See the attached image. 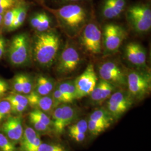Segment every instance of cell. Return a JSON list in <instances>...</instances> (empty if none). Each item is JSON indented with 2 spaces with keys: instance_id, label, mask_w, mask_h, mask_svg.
Returning <instances> with one entry per match:
<instances>
[{
  "instance_id": "6da1fadb",
  "label": "cell",
  "mask_w": 151,
  "mask_h": 151,
  "mask_svg": "<svg viewBox=\"0 0 151 151\" xmlns=\"http://www.w3.org/2000/svg\"><path fill=\"white\" fill-rule=\"evenodd\" d=\"M60 44L59 35L53 31L38 32L33 39L31 52L35 62L49 67L54 63Z\"/></svg>"
},
{
  "instance_id": "7a4b0ae2",
  "label": "cell",
  "mask_w": 151,
  "mask_h": 151,
  "mask_svg": "<svg viewBox=\"0 0 151 151\" xmlns=\"http://www.w3.org/2000/svg\"><path fill=\"white\" fill-rule=\"evenodd\" d=\"M62 27L68 32H78L86 22V10L81 6L70 4L58 9H50Z\"/></svg>"
},
{
  "instance_id": "3957f363",
  "label": "cell",
  "mask_w": 151,
  "mask_h": 151,
  "mask_svg": "<svg viewBox=\"0 0 151 151\" xmlns=\"http://www.w3.org/2000/svg\"><path fill=\"white\" fill-rule=\"evenodd\" d=\"M29 37L25 33L15 36L7 50V58L11 65L22 67L28 64L31 56V45Z\"/></svg>"
},
{
  "instance_id": "277c9868",
  "label": "cell",
  "mask_w": 151,
  "mask_h": 151,
  "mask_svg": "<svg viewBox=\"0 0 151 151\" xmlns=\"http://www.w3.org/2000/svg\"><path fill=\"white\" fill-rule=\"evenodd\" d=\"M128 91L133 99L141 100L150 93L151 75L143 70H132L127 75Z\"/></svg>"
},
{
  "instance_id": "5b68a950",
  "label": "cell",
  "mask_w": 151,
  "mask_h": 151,
  "mask_svg": "<svg viewBox=\"0 0 151 151\" xmlns=\"http://www.w3.org/2000/svg\"><path fill=\"white\" fill-rule=\"evenodd\" d=\"M126 17L130 25L135 32H148L151 27V10L150 6L136 4L128 9Z\"/></svg>"
},
{
  "instance_id": "8992f818",
  "label": "cell",
  "mask_w": 151,
  "mask_h": 151,
  "mask_svg": "<svg viewBox=\"0 0 151 151\" xmlns=\"http://www.w3.org/2000/svg\"><path fill=\"white\" fill-rule=\"evenodd\" d=\"M102 34L105 55L117 53L127 36L124 28L113 23L105 25Z\"/></svg>"
},
{
  "instance_id": "52a82bcc",
  "label": "cell",
  "mask_w": 151,
  "mask_h": 151,
  "mask_svg": "<svg viewBox=\"0 0 151 151\" xmlns=\"http://www.w3.org/2000/svg\"><path fill=\"white\" fill-rule=\"evenodd\" d=\"M77 110L68 104H60L54 108L50 115L53 134L62 135L66 127L77 118Z\"/></svg>"
},
{
  "instance_id": "ba28073f",
  "label": "cell",
  "mask_w": 151,
  "mask_h": 151,
  "mask_svg": "<svg viewBox=\"0 0 151 151\" xmlns=\"http://www.w3.org/2000/svg\"><path fill=\"white\" fill-rule=\"evenodd\" d=\"M107 100L105 109L115 120L120 119L127 113L134 101L128 91L123 90L114 92Z\"/></svg>"
},
{
  "instance_id": "9c48e42d",
  "label": "cell",
  "mask_w": 151,
  "mask_h": 151,
  "mask_svg": "<svg viewBox=\"0 0 151 151\" xmlns=\"http://www.w3.org/2000/svg\"><path fill=\"white\" fill-rule=\"evenodd\" d=\"M101 80L111 83L115 87L127 86V75L116 62L108 61L100 65L98 68Z\"/></svg>"
},
{
  "instance_id": "30bf717a",
  "label": "cell",
  "mask_w": 151,
  "mask_h": 151,
  "mask_svg": "<svg viewBox=\"0 0 151 151\" xmlns=\"http://www.w3.org/2000/svg\"><path fill=\"white\" fill-rule=\"evenodd\" d=\"M81 62V55L77 49L67 45L62 51L56 65V71L60 75H67L73 72Z\"/></svg>"
},
{
  "instance_id": "8fae6325",
  "label": "cell",
  "mask_w": 151,
  "mask_h": 151,
  "mask_svg": "<svg viewBox=\"0 0 151 151\" xmlns=\"http://www.w3.org/2000/svg\"><path fill=\"white\" fill-rule=\"evenodd\" d=\"M25 124V116L11 115L0 124V132L18 146L24 133Z\"/></svg>"
},
{
  "instance_id": "7c38bea8",
  "label": "cell",
  "mask_w": 151,
  "mask_h": 151,
  "mask_svg": "<svg viewBox=\"0 0 151 151\" xmlns=\"http://www.w3.org/2000/svg\"><path fill=\"white\" fill-rule=\"evenodd\" d=\"M97 82V77L93 65L89 64L85 71L74 81L77 99L90 95Z\"/></svg>"
},
{
  "instance_id": "4fadbf2b",
  "label": "cell",
  "mask_w": 151,
  "mask_h": 151,
  "mask_svg": "<svg viewBox=\"0 0 151 151\" xmlns=\"http://www.w3.org/2000/svg\"><path fill=\"white\" fill-rule=\"evenodd\" d=\"M82 44L88 53L99 54L102 49V32L93 23L87 24L82 32Z\"/></svg>"
},
{
  "instance_id": "5bb4252c",
  "label": "cell",
  "mask_w": 151,
  "mask_h": 151,
  "mask_svg": "<svg viewBox=\"0 0 151 151\" xmlns=\"http://www.w3.org/2000/svg\"><path fill=\"white\" fill-rule=\"evenodd\" d=\"M125 54L127 59L132 65L138 68H146V52L140 44L136 42L129 43L125 46Z\"/></svg>"
},
{
  "instance_id": "9a60e30c",
  "label": "cell",
  "mask_w": 151,
  "mask_h": 151,
  "mask_svg": "<svg viewBox=\"0 0 151 151\" xmlns=\"http://www.w3.org/2000/svg\"><path fill=\"white\" fill-rule=\"evenodd\" d=\"M41 135L26 123L24 133L18 147L20 151H37L42 142Z\"/></svg>"
},
{
  "instance_id": "2e32d148",
  "label": "cell",
  "mask_w": 151,
  "mask_h": 151,
  "mask_svg": "<svg viewBox=\"0 0 151 151\" xmlns=\"http://www.w3.org/2000/svg\"><path fill=\"white\" fill-rule=\"evenodd\" d=\"M30 108L40 110L50 116L54 109V104L51 95L42 96L32 91L26 95Z\"/></svg>"
},
{
  "instance_id": "e0dca14e",
  "label": "cell",
  "mask_w": 151,
  "mask_h": 151,
  "mask_svg": "<svg viewBox=\"0 0 151 151\" xmlns=\"http://www.w3.org/2000/svg\"><path fill=\"white\" fill-rule=\"evenodd\" d=\"M116 87L103 80L97 82L96 85L90 94V100L95 105H101L107 100Z\"/></svg>"
},
{
  "instance_id": "ac0fdd59",
  "label": "cell",
  "mask_w": 151,
  "mask_h": 151,
  "mask_svg": "<svg viewBox=\"0 0 151 151\" xmlns=\"http://www.w3.org/2000/svg\"><path fill=\"white\" fill-rule=\"evenodd\" d=\"M125 0H105L101 8L103 17L107 19L116 18L125 8Z\"/></svg>"
},
{
  "instance_id": "d6986e66",
  "label": "cell",
  "mask_w": 151,
  "mask_h": 151,
  "mask_svg": "<svg viewBox=\"0 0 151 151\" xmlns=\"http://www.w3.org/2000/svg\"><path fill=\"white\" fill-rule=\"evenodd\" d=\"M55 87L54 80L47 76L40 75L34 80L33 91L42 96L51 95Z\"/></svg>"
},
{
  "instance_id": "ffe728a7",
  "label": "cell",
  "mask_w": 151,
  "mask_h": 151,
  "mask_svg": "<svg viewBox=\"0 0 151 151\" xmlns=\"http://www.w3.org/2000/svg\"><path fill=\"white\" fill-rule=\"evenodd\" d=\"M25 123L30 126L37 132L41 135L51 136L53 134L52 129L43 123L39 119L34 117L32 115L27 114V117L25 118Z\"/></svg>"
},
{
  "instance_id": "44dd1931",
  "label": "cell",
  "mask_w": 151,
  "mask_h": 151,
  "mask_svg": "<svg viewBox=\"0 0 151 151\" xmlns=\"http://www.w3.org/2000/svg\"><path fill=\"white\" fill-rule=\"evenodd\" d=\"M89 119L93 122L104 124L109 128L115 120L106 109L100 108L95 110L90 115Z\"/></svg>"
},
{
  "instance_id": "7402d4cb",
  "label": "cell",
  "mask_w": 151,
  "mask_h": 151,
  "mask_svg": "<svg viewBox=\"0 0 151 151\" xmlns=\"http://www.w3.org/2000/svg\"><path fill=\"white\" fill-rule=\"evenodd\" d=\"M56 86L66 97L69 103H72L75 100L77 99L74 81H65L60 83Z\"/></svg>"
},
{
  "instance_id": "603a6c76",
  "label": "cell",
  "mask_w": 151,
  "mask_h": 151,
  "mask_svg": "<svg viewBox=\"0 0 151 151\" xmlns=\"http://www.w3.org/2000/svg\"><path fill=\"white\" fill-rule=\"evenodd\" d=\"M17 6L9 10L4 15L3 27L7 32H11L12 24L16 16Z\"/></svg>"
},
{
  "instance_id": "cb8c5ba5",
  "label": "cell",
  "mask_w": 151,
  "mask_h": 151,
  "mask_svg": "<svg viewBox=\"0 0 151 151\" xmlns=\"http://www.w3.org/2000/svg\"><path fill=\"white\" fill-rule=\"evenodd\" d=\"M18 146L12 142L5 134L0 132V151H17Z\"/></svg>"
},
{
  "instance_id": "d4e9b609",
  "label": "cell",
  "mask_w": 151,
  "mask_h": 151,
  "mask_svg": "<svg viewBox=\"0 0 151 151\" xmlns=\"http://www.w3.org/2000/svg\"><path fill=\"white\" fill-rule=\"evenodd\" d=\"M11 115V104L5 99L0 100V124Z\"/></svg>"
},
{
  "instance_id": "484cf974",
  "label": "cell",
  "mask_w": 151,
  "mask_h": 151,
  "mask_svg": "<svg viewBox=\"0 0 151 151\" xmlns=\"http://www.w3.org/2000/svg\"><path fill=\"white\" fill-rule=\"evenodd\" d=\"M108 128L105 125L88 120L87 122V130L93 135H98L104 132Z\"/></svg>"
},
{
  "instance_id": "4316f807",
  "label": "cell",
  "mask_w": 151,
  "mask_h": 151,
  "mask_svg": "<svg viewBox=\"0 0 151 151\" xmlns=\"http://www.w3.org/2000/svg\"><path fill=\"white\" fill-rule=\"evenodd\" d=\"M37 151H68L64 146L53 142H44L42 141Z\"/></svg>"
},
{
  "instance_id": "83f0119b",
  "label": "cell",
  "mask_w": 151,
  "mask_h": 151,
  "mask_svg": "<svg viewBox=\"0 0 151 151\" xmlns=\"http://www.w3.org/2000/svg\"><path fill=\"white\" fill-rule=\"evenodd\" d=\"M34 80L30 76L22 73V94L27 95L33 91Z\"/></svg>"
},
{
  "instance_id": "f1b7e54d",
  "label": "cell",
  "mask_w": 151,
  "mask_h": 151,
  "mask_svg": "<svg viewBox=\"0 0 151 151\" xmlns=\"http://www.w3.org/2000/svg\"><path fill=\"white\" fill-rule=\"evenodd\" d=\"M69 134L72 133H85L87 130V122L85 119L76 123L75 124L70 125L68 128Z\"/></svg>"
},
{
  "instance_id": "f546056e",
  "label": "cell",
  "mask_w": 151,
  "mask_h": 151,
  "mask_svg": "<svg viewBox=\"0 0 151 151\" xmlns=\"http://www.w3.org/2000/svg\"><path fill=\"white\" fill-rule=\"evenodd\" d=\"M51 95L53 101L54 109L60 104H70L68 100L66 99V97H65V96L62 94V93L60 91L56 86L55 87Z\"/></svg>"
},
{
  "instance_id": "4dcf8cb0",
  "label": "cell",
  "mask_w": 151,
  "mask_h": 151,
  "mask_svg": "<svg viewBox=\"0 0 151 151\" xmlns=\"http://www.w3.org/2000/svg\"><path fill=\"white\" fill-rule=\"evenodd\" d=\"M41 20L38 27L36 29L38 32H44L47 31L51 24V20L47 14L45 12H41Z\"/></svg>"
},
{
  "instance_id": "1f68e13d",
  "label": "cell",
  "mask_w": 151,
  "mask_h": 151,
  "mask_svg": "<svg viewBox=\"0 0 151 151\" xmlns=\"http://www.w3.org/2000/svg\"><path fill=\"white\" fill-rule=\"evenodd\" d=\"M27 14V8L25 6H17V11H16V17L19 27H20L24 24L26 19Z\"/></svg>"
},
{
  "instance_id": "d6a6232c",
  "label": "cell",
  "mask_w": 151,
  "mask_h": 151,
  "mask_svg": "<svg viewBox=\"0 0 151 151\" xmlns=\"http://www.w3.org/2000/svg\"><path fill=\"white\" fill-rule=\"evenodd\" d=\"M10 92L11 90L9 82L0 77V100L4 99Z\"/></svg>"
},
{
  "instance_id": "836d02e7",
  "label": "cell",
  "mask_w": 151,
  "mask_h": 151,
  "mask_svg": "<svg viewBox=\"0 0 151 151\" xmlns=\"http://www.w3.org/2000/svg\"><path fill=\"white\" fill-rule=\"evenodd\" d=\"M41 17H42V13L39 12V13L35 14L34 15H33L30 20L31 26L35 30L38 27V26L40 24V22L41 20Z\"/></svg>"
},
{
  "instance_id": "e575fe53",
  "label": "cell",
  "mask_w": 151,
  "mask_h": 151,
  "mask_svg": "<svg viewBox=\"0 0 151 151\" xmlns=\"http://www.w3.org/2000/svg\"><path fill=\"white\" fill-rule=\"evenodd\" d=\"M6 48V42L5 39L0 35V60L3 57Z\"/></svg>"
},
{
  "instance_id": "d590c367",
  "label": "cell",
  "mask_w": 151,
  "mask_h": 151,
  "mask_svg": "<svg viewBox=\"0 0 151 151\" xmlns=\"http://www.w3.org/2000/svg\"><path fill=\"white\" fill-rule=\"evenodd\" d=\"M70 137L76 142H82L85 139V133H72L69 134Z\"/></svg>"
},
{
  "instance_id": "8d00e7d4",
  "label": "cell",
  "mask_w": 151,
  "mask_h": 151,
  "mask_svg": "<svg viewBox=\"0 0 151 151\" xmlns=\"http://www.w3.org/2000/svg\"><path fill=\"white\" fill-rule=\"evenodd\" d=\"M3 17L4 15H0V30L3 27Z\"/></svg>"
},
{
  "instance_id": "74e56055",
  "label": "cell",
  "mask_w": 151,
  "mask_h": 151,
  "mask_svg": "<svg viewBox=\"0 0 151 151\" xmlns=\"http://www.w3.org/2000/svg\"><path fill=\"white\" fill-rule=\"evenodd\" d=\"M62 2H73V1H77L80 0H61Z\"/></svg>"
},
{
  "instance_id": "f35d334b",
  "label": "cell",
  "mask_w": 151,
  "mask_h": 151,
  "mask_svg": "<svg viewBox=\"0 0 151 151\" xmlns=\"http://www.w3.org/2000/svg\"><path fill=\"white\" fill-rule=\"evenodd\" d=\"M7 1V0H0V4H2V3H3V2H5V1Z\"/></svg>"
},
{
  "instance_id": "ab89813d",
  "label": "cell",
  "mask_w": 151,
  "mask_h": 151,
  "mask_svg": "<svg viewBox=\"0 0 151 151\" xmlns=\"http://www.w3.org/2000/svg\"><path fill=\"white\" fill-rule=\"evenodd\" d=\"M19 151V150H18V151Z\"/></svg>"
}]
</instances>
